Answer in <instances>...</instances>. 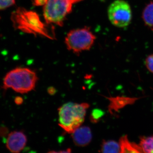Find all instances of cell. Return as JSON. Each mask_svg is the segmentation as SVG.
Segmentation results:
<instances>
[{
  "instance_id": "obj_1",
  "label": "cell",
  "mask_w": 153,
  "mask_h": 153,
  "mask_svg": "<svg viewBox=\"0 0 153 153\" xmlns=\"http://www.w3.org/2000/svg\"><path fill=\"white\" fill-rule=\"evenodd\" d=\"M14 27L25 33L40 35L52 39L54 36L49 33L48 28L41 20L38 14L23 8H19L11 15Z\"/></svg>"
},
{
  "instance_id": "obj_3",
  "label": "cell",
  "mask_w": 153,
  "mask_h": 153,
  "mask_svg": "<svg viewBox=\"0 0 153 153\" xmlns=\"http://www.w3.org/2000/svg\"><path fill=\"white\" fill-rule=\"evenodd\" d=\"M38 77L30 68H17L9 71L3 81L4 89L11 88L18 93H27L36 87Z\"/></svg>"
},
{
  "instance_id": "obj_5",
  "label": "cell",
  "mask_w": 153,
  "mask_h": 153,
  "mask_svg": "<svg viewBox=\"0 0 153 153\" xmlns=\"http://www.w3.org/2000/svg\"><path fill=\"white\" fill-rule=\"evenodd\" d=\"M95 39L89 28H81L69 32L65 38V44L68 50L79 54L91 49Z\"/></svg>"
},
{
  "instance_id": "obj_11",
  "label": "cell",
  "mask_w": 153,
  "mask_h": 153,
  "mask_svg": "<svg viewBox=\"0 0 153 153\" xmlns=\"http://www.w3.org/2000/svg\"><path fill=\"white\" fill-rule=\"evenodd\" d=\"M142 18L146 27L153 30V1L148 3L145 7L143 12Z\"/></svg>"
},
{
  "instance_id": "obj_9",
  "label": "cell",
  "mask_w": 153,
  "mask_h": 153,
  "mask_svg": "<svg viewBox=\"0 0 153 153\" xmlns=\"http://www.w3.org/2000/svg\"><path fill=\"white\" fill-rule=\"evenodd\" d=\"M110 102L108 110L111 113L117 111L123 108L126 105L134 104L138 98L129 97H126L117 96L116 97H105Z\"/></svg>"
},
{
  "instance_id": "obj_13",
  "label": "cell",
  "mask_w": 153,
  "mask_h": 153,
  "mask_svg": "<svg viewBox=\"0 0 153 153\" xmlns=\"http://www.w3.org/2000/svg\"><path fill=\"white\" fill-rule=\"evenodd\" d=\"M139 144L143 153H153V135L140 137Z\"/></svg>"
},
{
  "instance_id": "obj_7",
  "label": "cell",
  "mask_w": 153,
  "mask_h": 153,
  "mask_svg": "<svg viewBox=\"0 0 153 153\" xmlns=\"http://www.w3.org/2000/svg\"><path fill=\"white\" fill-rule=\"evenodd\" d=\"M27 141V137L23 132L13 131L8 136L6 146L11 152L19 153L26 146Z\"/></svg>"
},
{
  "instance_id": "obj_6",
  "label": "cell",
  "mask_w": 153,
  "mask_h": 153,
  "mask_svg": "<svg viewBox=\"0 0 153 153\" xmlns=\"http://www.w3.org/2000/svg\"><path fill=\"white\" fill-rule=\"evenodd\" d=\"M108 15L110 22L115 27H126L131 21V7L124 0H116L108 7Z\"/></svg>"
},
{
  "instance_id": "obj_18",
  "label": "cell",
  "mask_w": 153,
  "mask_h": 153,
  "mask_svg": "<svg viewBox=\"0 0 153 153\" xmlns=\"http://www.w3.org/2000/svg\"><path fill=\"white\" fill-rule=\"evenodd\" d=\"M15 102H16V103L17 104H21L23 102V100L20 97H18L16 99Z\"/></svg>"
},
{
  "instance_id": "obj_12",
  "label": "cell",
  "mask_w": 153,
  "mask_h": 153,
  "mask_svg": "<svg viewBox=\"0 0 153 153\" xmlns=\"http://www.w3.org/2000/svg\"><path fill=\"white\" fill-rule=\"evenodd\" d=\"M100 152L102 153H120L119 143L113 140H103L100 147Z\"/></svg>"
},
{
  "instance_id": "obj_10",
  "label": "cell",
  "mask_w": 153,
  "mask_h": 153,
  "mask_svg": "<svg viewBox=\"0 0 153 153\" xmlns=\"http://www.w3.org/2000/svg\"><path fill=\"white\" fill-rule=\"evenodd\" d=\"M120 153H143L139 144L132 142L128 140L127 135L121 137L119 140Z\"/></svg>"
},
{
  "instance_id": "obj_4",
  "label": "cell",
  "mask_w": 153,
  "mask_h": 153,
  "mask_svg": "<svg viewBox=\"0 0 153 153\" xmlns=\"http://www.w3.org/2000/svg\"><path fill=\"white\" fill-rule=\"evenodd\" d=\"M71 0H48L44 8V16L48 24L62 26L67 15L71 12Z\"/></svg>"
},
{
  "instance_id": "obj_8",
  "label": "cell",
  "mask_w": 153,
  "mask_h": 153,
  "mask_svg": "<svg viewBox=\"0 0 153 153\" xmlns=\"http://www.w3.org/2000/svg\"><path fill=\"white\" fill-rule=\"evenodd\" d=\"M71 134L74 143L78 147L86 146L92 140L91 130L90 128L86 126H80Z\"/></svg>"
},
{
  "instance_id": "obj_16",
  "label": "cell",
  "mask_w": 153,
  "mask_h": 153,
  "mask_svg": "<svg viewBox=\"0 0 153 153\" xmlns=\"http://www.w3.org/2000/svg\"><path fill=\"white\" fill-rule=\"evenodd\" d=\"M15 4V0H0V10L7 8Z\"/></svg>"
},
{
  "instance_id": "obj_19",
  "label": "cell",
  "mask_w": 153,
  "mask_h": 153,
  "mask_svg": "<svg viewBox=\"0 0 153 153\" xmlns=\"http://www.w3.org/2000/svg\"><path fill=\"white\" fill-rule=\"evenodd\" d=\"M81 1V0H71V1L73 3L77 2L79 1Z\"/></svg>"
},
{
  "instance_id": "obj_15",
  "label": "cell",
  "mask_w": 153,
  "mask_h": 153,
  "mask_svg": "<svg viewBox=\"0 0 153 153\" xmlns=\"http://www.w3.org/2000/svg\"><path fill=\"white\" fill-rule=\"evenodd\" d=\"M145 65L149 71L153 73V54L149 55L146 58Z\"/></svg>"
},
{
  "instance_id": "obj_2",
  "label": "cell",
  "mask_w": 153,
  "mask_h": 153,
  "mask_svg": "<svg viewBox=\"0 0 153 153\" xmlns=\"http://www.w3.org/2000/svg\"><path fill=\"white\" fill-rule=\"evenodd\" d=\"M89 106L86 102H69L63 104L58 109V125L65 132L72 133L84 122Z\"/></svg>"
},
{
  "instance_id": "obj_17",
  "label": "cell",
  "mask_w": 153,
  "mask_h": 153,
  "mask_svg": "<svg viewBox=\"0 0 153 153\" xmlns=\"http://www.w3.org/2000/svg\"><path fill=\"white\" fill-rule=\"evenodd\" d=\"M48 0H35L34 4L37 6L45 5Z\"/></svg>"
},
{
  "instance_id": "obj_14",
  "label": "cell",
  "mask_w": 153,
  "mask_h": 153,
  "mask_svg": "<svg viewBox=\"0 0 153 153\" xmlns=\"http://www.w3.org/2000/svg\"><path fill=\"white\" fill-rule=\"evenodd\" d=\"M102 111L98 109H95L93 111L91 115V120L93 123L98 121L99 119L102 116Z\"/></svg>"
}]
</instances>
